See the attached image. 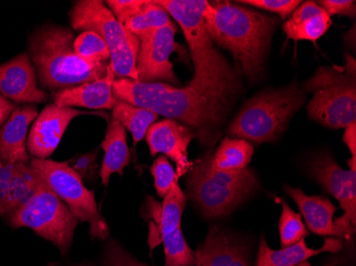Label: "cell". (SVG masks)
I'll use <instances>...</instances> for the list:
<instances>
[{"instance_id":"cell-1","label":"cell","mask_w":356,"mask_h":266,"mask_svg":"<svg viewBox=\"0 0 356 266\" xmlns=\"http://www.w3.org/2000/svg\"><path fill=\"white\" fill-rule=\"evenodd\" d=\"M113 93L118 99L188 126L195 138L207 146L215 143L229 108L227 101L189 85L177 88L163 82L117 79L113 82Z\"/></svg>"},{"instance_id":"cell-2","label":"cell","mask_w":356,"mask_h":266,"mask_svg":"<svg viewBox=\"0 0 356 266\" xmlns=\"http://www.w3.org/2000/svg\"><path fill=\"white\" fill-rule=\"evenodd\" d=\"M203 16L210 37L233 55L238 69L247 77H257L279 21L229 1H208Z\"/></svg>"},{"instance_id":"cell-3","label":"cell","mask_w":356,"mask_h":266,"mask_svg":"<svg viewBox=\"0 0 356 266\" xmlns=\"http://www.w3.org/2000/svg\"><path fill=\"white\" fill-rule=\"evenodd\" d=\"M183 30L194 65L189 87L206 95L229 103L238 89V81L229 64L220 55L209 35L204 11L207 0H157Z\"/></svg>"},{"instance_id":"cell-4","label":"cell","mask_w":356,"mask_h":266,"mask_svg":"<svg viewBox=\"0 0 356 266\" xmlns=\"http://www.w3.org/2000/svg\"><path fill=\"white\" fill-rule=\"evenodd\" d=\"M73 32L46 26L30 38V57L46 89L63 91L105 77L108 63H90L76 55Z\"/></svg>"},{"instance_id":"cell-5","label":"cell","mask_w":356,"mask_h":266,"mask_svg":"<svg viewBox=\"0 0 356 266\" xmlns=\"http://www.w3.org/2000/svg\"><path fill=\"white\" fill-rule=\"evenodd\" d=\"M304 101L303 91L296 83L261 92L240 110L229 126V135L249 143L277 141Z\"/></svg>"},{"instance_id":"cell-6","label":"cell","mask_w":356,"mask_h":266,"mask_svg":"<svg viewBox=\"0 0 356 266\" xmlns=\"http://www.w3.org/2000/svg\"><path fill=\"white\" fill-rule=\"evenodd\" d=\"M304 89L313 93L307 105L309 117L332 129H341L356 122V64L346 55L345 66L319 67Z\"/></svg>"},{"instance_id":"cell-7","label":"cell","mask_w":356,"mask_h":266,"mask_svg":"<svg viewBox=\"0 0 356 266\" xmlns=\"http://www.w3.org/2000/svg\"><path fill=\"white\" fill-rule=\"evenodd\" d=\"M210 153L204 156L188 172L187 194L208 219L231 213L257 187L250 169L237 172H215L210 169Z\"/></svg>"},{"instance_id":"cell-8","label":"cell","mask_w":356,"mask_h":266,"mask_svg":"<svg viewBox=\"0 0 356 266\" xmlns=\"http://www.w3.org/2000/svg\"><path fill=\"white\" fill-rule=\"evenodd\" d=\"M73 29L93 31L103 39L110 53V65L119 79L138 81L137 64L140 41L122 25L109 8L99 0H80L69 13Z\"/></svg>"},{"instance_id":"cell-9","label":"cell","mask_w":356,"mask_h":266,"mask_svg":"<svg viewBox=\"0 0 356 266\" xmlns=\"http://www.w3.org/2000/svg\"><path fill=\"white\" fill-rule=\"evenodd\" d=\"M7 215L12 227L30 228L57 246L62 255L69 251L79 225V219L43 180L25 203Z\"/></svg>"},{"instance_id":"cell-10","label":"cell","mask_w":356,"mask_h":266,"mask_svg":"<svg viewBox=\"0 0 356 266\" xmlns=\"http://www.w3.org/2000/svg\"><path fill=\"white\" fill-rule=\"evenodd\" d=\"M29 165L35 169L48 188L67 206L72 213L90 226L92 239L106 240L109 229L99 213L95 195L83 185V179L67 162L31 158Z\"/></svg>"},{"instance_id":"cell-11","label":"cell","mask_w":356,"mask_h":266,"mask_svg":"<svg viewBox=\"0 0 356 266\" xmlns=\"http://www.w3.org/2000/svg\"><path fill=\"white\" fill-rule=\"evenodd\" d=\"M311 177L337 199L343 216L334 219L350 239L356 226V169H343L327 153L315 156L307 166Z\"/></svg>"},{"instance_id":"cell-12","label":"cell","mask_w":356,"mask_h":266,"mask_svg":"<svg viewBox=\"0 0 356 266\" xmlns=\"http://www.w3.org/2000/svg\"><path fill=\"white\" fill-rule=\"evenodd\" d=\"M176 32L175 24L171 23L139 38V53L136 64L138 81L163 82L171 85L179 83L171 62L172 53L178 51Z\"/></svg>"},{"instance_id":"cell-13","label":"cell","mask_w":356,"mask_h":266,"mask_svg":"<svg viewBox=\"0 0 356 266\" xmlns=\"http://www.w3.org/2000/svg\"><path fill=\"white\" fill-rule=\"evenodd\" d=\"M85 112L70 107H59L56 103L46 106L38 114L28 133L27 149L31 158L48 159L51 157L71 122Z\"/></svg>"},{"instance_id":"cell-14","label":"cell","mask_w":356,"mask_h":266,"mask_svg":"<svg viewBox=\"0 0 356 266\" xmlns=\"http://www.w3.org/2000/svg\"><path fill=\"white\" fill-rule=\"evenodd\" d=\"M193 138L195 135L188 126L171 119L156 122L145 135L153 157L161 153L175 163L178 180L188 174L193 165L188 157V148Z\"/></svg>"},{"instance_id":"cell-15","label":"cell","mask_w":356,"mask_h":266,"mask_svg":"<svg viewBox=\"0 0 356 266\" xmlns=\"http://www.w3.org/2000/svg\"><path fill=\"white\" fill-rule=\"evenodd\" d=\"M0 94L13 103L35 105L47 101V93L38 88L35 67L27 53L0 65Z\"/></svg>"},{"instance_id":"cell-16","label":"cell","mask_w":356,"mask_h":266,"mask_svg":"<svg viewBox=\"0 0 356 266\" xmlns=\"http://www.w3.org/2000/svg\"><path fill=\"white\" fill-rule=\"evenodd\" d=\"M38 116V107L24 105L16 107L0 128V160L11 164H29L27 149L29 126Z\"/></svg>"},{"instance_id":"cell-17","label":"cell","mask_w":356,"mask_h":266,"mask_svg":"<svg viewBox=\"0 0 356 266\" xmlns=\"http://www.w3.org/2000/svg\"><path fill=\"white\" fill-rule=\"evenodd\" d=\"M284 189L297 203L306 225L312 232L322 237L338 238L347 241L351 240L345 230L334 223V214L337 208L329 198L325 196L306 195L303 190L290 185H285Z\"/></svg>"},{"instance_id":"cell-18","label":"cell","mask_w":356,"mask_h":266,"mask_svg":"<svg viewBox=\"0 0 356 266\" xmlns=\"http://www.w3.org/2000/svg\"><path fill=\"white\" fill-rule=\"evenodd\" d=\"M115 77L111 65L108 66L105 77L87 82L72 89L63 90L55 94L54 103L59 107H83L94 110H111L118 103L113 93Z\"/></svg>"},{"instance_id":"cell-19","label":"cell","mask_w":356,"mask_h":266,"mask_svg":"<svg viewBox=\"0 0 356 266\" xmlns=\"http://www.w3.org/2000/svg\"><path fill=\"white\" fill-rule=\"evenodd\" d=\"M343 248V241L338 238H327L322 247L309 248L305 240H301L293 245L274 251L269 247L265 237L261 235L258 248L256 266H297L309 258L322 253H337Z\"/></svg>"},{"instance_id":"cell-20","label":"cell","mask_w":356,"mask_h":266,"mask_svg":"<svg viewBox=\"0 0 356 266\" xmlns=\"http://www.w3.org/2000/svg\"><path fill=\"white\" fill-rule=\"evenodd\" d=\"M332 26L331 16L315 1H305L293 12L283 25L288 39L317 42Z\"/></svg>"},{"instance_id":"cell-21","label":"cell","mask_w":356,"mask_h":266,"mask_svg":"<svg viewBox=\"0 0 356 266\" xmlns=\"http://www.w3.org/2000/svg\"><path fill=\"white\" fill-rule=\"evenodd\" d=\"M197 266H250L245 251L218 228H210L197 251Z\"/></svg>"},{"instance_id":"cell-22","label":"cell","mask_w":356,"mask_h":266,"mask_svg":"<svg viewBox=\"0 0 356 266\" xmlns=\"http://www.w3.org/2000/svg\"><path fill=\"white\" fill-rule=\"evenodd\" d=\"M104 159L102 163L99 177L105 187L109 185L110 177L113 174L123 175L124 169L131 161V155L127 145L126 129L115 119H111L108 125L104 141Z\"/></svg>"},{"instance_id":"cell-23","label":"cell","mask_w":356,"mask_h":266,"mask_svg":"<svg viewBox=\"0 0 356 266\" xmlns=\"http://www.w3.org/2000/svg\"><path fill=\"white\" fill-rule=\"evenodd\" d=\"M186 203V194L181 191L178 180H175L169 193L163 198L161 210L154 216V224H151V230L154 229V233H152L149 238L151 249L161 243L165 235L181 227V216Z\"/></svg>"},{"instance_id":"cell-24","label":"cell","mask_w":356,"mask_h":266,"mask_svg":"<svg viewBox=\"0 0 356 266\" xmlns=\"http://www.w3.org/2000/svg\"><path fill=\"white\" fill-rule=\"evenodd\" d=\"M254 148L245 140L224 139L217 151L210 155V169L215 172H237L248 169Z\"/></svg>"},{"instance_id":"cell-25","label":"cell","mask_w":356,"mask_h":266,"mask_svg":"<svg viewBox=\"0 0 356 266\" xmlns=\"http://www.w3.org/2000/svg\"><path fill=\"white\" fill-rule=\"evenodd\" d=\"M111 119L119 122L126 130L131 132L134 145H137L145 138L149 127L157 122L158 115L149 110L119 99L112 109Z\"/></svg>"},{"instance_id":"cell-26","label":"cell","mask_w":356,"mask_h":266,"mask_svg":"<svg viewBox=\"0 0 356 266\" xmlns=\"http://www.w3.org/2000/svg\"><path fill=\"white\" fill-rule=\"evenodd\" d=\"M171 23V16L161 6L152 0H144L143 6L124 23V27L139 39Z\"/></svg>"},{"instance_id":"cell-27","label":"cell","mask_w":356,"mask_h":266,"mask_svg":"<svg viewBox=\"0 0 356 266\" xmlns=\"http://www.w3.org/2000/svg\"><path fill=\"white\" fill-rule=\"evenodd\" d=\"M161 243L165 247V266H194L197 262L195 253L188 245L181 227L163 238Z\"/></svg>"},{"instance_id":"cell-28","label":"cell","mask_w":356,"mask_h":266,"mask_svg":"<svg viewBox=\"0 0 356 266\" xmlns=\"http://www.w3.org/2000/svg\"><path fill=\"white\" fill-rule=\"evenodd\" d=\"M277 201L283 208L279 225L281 246L282 248L288 247L305 239L309 235V231L300 214L296 213L281 198H277Z\"/></svg>"},{"instance_id":"cell-29","label":"cell","mask_w":356,"mask_h":266,"mask_svg":"<svg viewBox=\"0 0 356 266\" xmlns=\"http://www.w3.org/2000/svg\"><path fill=\"white\" fill-rule=\"evenodd\" d=\"M76 55L90 63H106L110 60L109 49L105 42L93 31H83L74 40Z\"/></svg>"},{"instance_id":"cell-30","label":"cell","mask_w":356,"mask_h":266,"mask_svg":"<svg viewBox=\"0 0 356 266\" xmlns=\"http://www.w3.org/2000/svg\"><path fill=\"white\" fill-rule=\"evenodd\" d=\"M154 177V187L160 198H165L171 190L176 178V171L171 162L165 156H160L151 166Z\"/></svg>"},{"instance_id":"cell-31","label":"cell","mask_w":356,"mask_h":266,"mask_svg":"<svg viewBox=\"0 0 356 266\" xmlns=\"http://www.w3.org/2000/svg\"><path fill=\"white\" fill-rule=\"evenodd\" d=\"M238 3H245L258 9L277 14L282 19H287L301 5V1L299 0H241L238 1Z\"/></svg>"},{"instance_id":"cell-32","label":"cell","mask_w":356,"mask_h":266,"mask_svg":"<svg viewBox=\"0 0 356 266\" xmlns=\"http://www.w3.org/2000/svg\"><path fill=\"white\" fill-rule=\"evenodd\" d=\"M103 266H149L138 261L134 256L124 249L117 241H111L106 246Z\"/></svg>"},{"instance_id":"cell-33","label":"cell","mask_w":356,"mask_h":266,"mask_svg":"<svg viewBox=\"0 0 356 266\" xmlns=\"http://www.w3.org/2000/svg\"><path fill=\"white\" fill-rule=\"evenodd\" d=\"M96 158H97V151L86 153V155L76 156L71 161L67 162V164L81 177V179H83V178L92 177L95 174L96 167H97Z\"/></svg>"},{"instance_id":"cell-34","label":"cell","mask_w":356,"mask_h":266,"mask_svg":"<svg viewBox=\"0 0 356 266\" xmlns=\"http://www.w3.org/2000/svg\"><path fill=\"white\" fill-rule=\"evenodd\" d=\"M318 5L331 15L348 16L354 19L356 14V3L354 0H322Z\"/></svg>"},{"instance_id":"cell-35","label":"cell","mask_w":356,"mask_h":266,"mask_svg":"<svg viewBox=\"0 0 356 266\" xmlns=\"http://www.w3.org/2000/svg\"><path fill=\"white\" fill-rule=\"evenodd\" d=\"M19 166L21 164L7 163L0 160V203H3V206L12 181L19 172Z\"/></svg>"},{"instance_id":"cell-36","label":"cell","mask_w":356,"mask_h":266,"mask_svg":"<svg viewBox=\"0 0 356 266\" xmlns=\"http://www.w3.org/2000/svg\"><path fill=\"white\" fill-rule=\"evenodd\" d=\"M343 142L351 151L352 157L356 158V123L346 128L345 133H343Z\"/></svg>"},{"instance_id":"cell-37","label":"cell","mask_w":356,"mask_h":266,"mask_svg":"<svg viewBox=\"0 0 356 266\" xmlns=\"http://www.w3.org/2000/svg\"><path fill=\"white\" fill-rule=\"evenodd\" d=\"M15 109V103L8 101L7 98L3 97V96L0 94V126L3 125V124L9 119V116L11 115L12 112Z\"/></svg>"},{"instance_id":"cell-38","label":"cell","mask_w":356,"mask_h":266,"mask_svg":"<svg viewBox=\"0 0 356 266\" xmlns=\"http://www.w3.org/2000/svg\"><path fill=\"white\" fill-rule=\"evenodd\" d=\"M5 214L6 211L5 209H3V203H0V217H1L3 215H5Z\"/></svg>"},{"instance_id":"cell-39","label":"cell","mask_w":356,"mask_h":266,"mask_svg":"<svg viewBox=\"0 0 356 266\" xmlns=\"http://www.w3.org/2000/svg\"><path fill=\"white\" fill-rule=\"evenodd\" d=\"M297 266H313L309 261H304L302 263H300L299 265Z\"/></svg>"}]
</instances>
